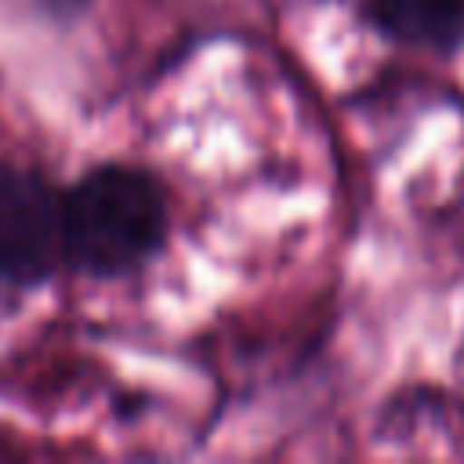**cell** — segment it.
<instances>
[{"mask_svg":"<svg viewBox=\"0 0 464 464\" xmlns=\"http://www.w3.org/2000/svg\"><path fill=\"white\" fill-rule=\"evenodd\" d=\"M65 261L91 276H120L149 261L167 236V192L138 167L105 163L62 196Z\"/></svg>","mask_w":464,"mask_h":464,"instance_id":"obj_1","label":"cell"},{"mask_svg":"<svg viewBox=\"0 0 464 464\" xmlns=\"http://www.w3.org/2000/svg\"><path fill=\"white\" fill-rule=\"evenodd\" d=\"M62 261V192L36 170L0 163V283H44Z\"/></svg>","mask_w":464,"mask_h":464,"instance_id":"obj_2","label":"cell"},{"mask_svg":"<svg viewBox=\"0 0 464 464\" xmlns=\"http://www.w3.org/2000/svg\"><path fill=\"white\" fill-rule=\"evenodd\" d=\"M384 33L420 47H453L464 40V0H373Z\"/></svg>","mask_w":464,"mask_h":464,"instance_id":"obj_3","label":"cell"}]
</instances>
